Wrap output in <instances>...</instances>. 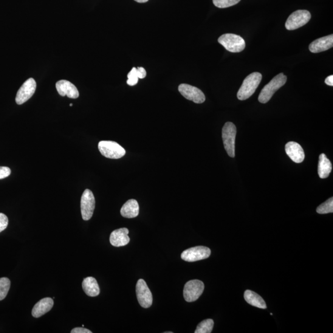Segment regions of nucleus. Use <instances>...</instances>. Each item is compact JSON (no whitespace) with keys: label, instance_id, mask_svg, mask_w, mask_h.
I'll return each instance as SVG.
<instances>
[{"label":"nucleus","instance_id":"f257e3e1","mask_svg":"<svg viewBox=\"0 0 333 333\" xmlns=\"http://www.w3.org/2000/svg\"><path fill=\"white\" fill-rule=\"evenodd\" d=\"M262 75L259 72H253L244 79L240 89L237 94L239 100H247L255 93L259 84H261Z\"/></svg>","mask_w":333,"mask_h":333},{"label":"nucleus","instance_id":"f03ea898","mask_svg":"<svg viewBox=\"0 0 333 333\" xmlns=\"http://www.w3.org/2000/svg\"><path fill=\"white\" fill-rule=\"evenodd\" d=\"M287 81V77L283 73H280L275 76L269 84L262 90L259 96V101L261 103L269 102L273 95L278 90L281 88Z\"/></svg>","mask_w":333,"mask_h":333},{"label":"nucleus","instance_id":"7ed1b4c3","mask_svg":"<svg viewBox=\"0 0 333 333\" xmlns=\"http://www.w3.org/2000/svg\"><path fill=\"white\" fill-rule=\"evenodd\" d=\"M218 41L226 50L231 53L241 52L245 47L244 39L241 36L233 33L222 35L220 36Z\"/></svg>","mask_w":333,"mask_h":333},{"label":"nucleus","instance_id":"20e7f679","mask_svg":"<svg viewBox=\"0 0 333 333\" xmlns=\"http://www.w3.org/2000/svg\"><path fill=\"white\" fill-rule=\"evenodd\" d=\"M236 126L232 122L225 123L222 129V139L224 148L230 157L235 156Z\"/></svg>","mask_w":333,"mask_h":333},{"label":"nucleus","instance_id":"39448f33","mask_svg":"<svg viewBox=\"0 0 333 333\" xmlns=\"http://www.w3.org/2000/svg\"><path fill=\"white\" fill-rule=\"evenodd\" d=\"M98 149L103 156L109 159H117L125 156L126 151L119 144L112 141H101Z\"/></svg>","mask_w":333,"mask_h":333},{"label":"nucleus","instance_id":"423d86ee","mask_svg":"<svg viewBox=\"0 0 333 333\" xmlns=\"http://www.w3.org/2000/svg\"><path fill=\"white\" fill-rule=\"evenodd\" d=\"M311 15L307 10H298L290 15L287 19L285 27L288 30H294L299 29L308 23Z\"/></svg>","mask_w":333,"mask_h":333},{"label":"nucleus","instance_id":"0eeeda50","mask_svg":"<svg viewBox=\"0 0 333 333\" xmlns=\"http://www.w3.org/2000/svg\"><path fill=\"white\" fill-rule=\"evenodd\" d=\"M204 289V284L202 281L197 279L188 281L183 289L185 301L188 303L196 301L201 296Z\"/></svg>","mask_w":333,"mask_h":333},{"label":"nucleus","instance_id":"6e6552de","mask_svg":"<svg viewBox=\"0 0 333 333\" xmlns=\"http://www.w3.org/2000/svg\"><path fill=\"white\" fill-rule=\"evenodd\" d=\"M81 213L84 221H89L95 208V199L92 191L87 189L81 197Z\"/></svg>","mask_w":333,"mask_h":333},{"label":"nucleus","instance_id":"1a4fd4ad","mask_svg":"<svg viewBox=\"0 0 333 333\" xmlns=\"http://www.w3.org/2000/svg\"><path fill=\"white\" fill-rule=\"evenodd\" d=\"M211 254V251L210 248L205 246H196L183 251L181 258L183 261L186 262H196L207 259Z\"/></svg>","mask_w":333,"mask_h":333},{"label":"nucleus","instance_id":"9d476101","mask_svg":"<svg viewBox=\"0 0 333 333\" xmlns=\"http://www.w3.org/2000/svg\"><path fill=\"white\" fill-rule=\"evenodd\" d=\"M136 293L138 303L143 308H149L152 306V296L147 284L143 279L138 281L136 286Z\"/></svg>","mask_w":333,"mask_h":333},{"label":"nucleus","instance_id":"9b49d317","mask_svg":"<svg viewBox=\"0 0 333 333\" xmlns=\"http://www.w3.org/2000/svg\"><path fill=\"white\" fill-rule=\"evenodd\" d=\"M179 91L183 97L188 100L193 101L197 104H201L204 102L205 97L201 90L190 85L183 84L180 85Z\"/></svg>","mask_w":333,"mask_h":333},{"label":"nucleus","instance_id":"f8f14e48","mask_svg":"<svg viewBox=\"0 0 333 333\" xmlns=\"http://www.w3.org/2000/svg\"><path fill=\"white\" fill-rule=\"evenodd\" d=\"M36 88V81L33 78L25 81L17 93L16 102L19 105L26 102L32 97Z\"/></svg>","mask_w":333,"mask_h":333},{"label":"nucleus","instance_id":"ddd939ff","mask_svg":"<svg viewBox=\"0 0 333 333\" xmlns=\"http://www.w3.org/2000/svg\"><path fill=\"white\" fill-rule=\"evenodd\" d=\"M56 88L61 97H66L69 98L76 99L79 97V92L74 84L69 81L62 80L57 81L56 84Z\"/></svg>","mask_w":333,"mask_h":333},{"label":"nucleus","instance_id":"4468645a","mask_svg":"<svg viewBox=\"0 0 333 333\" xmlns=\"http://www.w3.org/2000/svg\"><path fill=\"white\" fill-rule=\"evenodd\" d=\"M287 156L293 162L296 163H301L305 159V154L303 148L299 143L290 142L286 144L285 146Z\"/></svg>","mask_w":333,"mask_h":333},{"label":"nucleus","instance_id":"2eb2a0df","mask_svg":"<svg viewBox=\"0 0 333 333\" xmlns=\"http://www.w3.org/2000/svg\"><path fill=\"white\" fill-rule=\"evenodd\" d=\"M128 228H122L113 231L110 235V242L115 247H122L128 244L130 238Z\"/></svg>","mask_w":333,"mask_h":333},{"label":"nucleus","instance_id":"dca6fc26","mask_svg":"<svg viewBox=\"0 0 333 333\" xmlns=\"http://www.w3.org/2000/svg\"><path fill=\"white\" fill-rule=\"evenodd\" d=\"M333 46V35L323 36L312 42L309 45V50L313 53H318L328 50Z\"/></svg>","mask_w":333,"mask_h":333},{"label":"nucleus","instance_id":"f3484780","mask_svg":"<svg viewBox=\"0 0 333 333\" xmlns=\"http://www.w3.org/2000/svg\"><path fill=\"white\" fill-rule=\"evenodd\" d=\"M54 305L53 299L50 298L42 299L33 307L32 315L33 317L39 318L50 311Z\"/></svg>","mask_w":333,"mask_h":333},{"label":"nucleus","instance_id":"a211bd4d","mask_svg":"<svg viewBox=\"0 0 333 333\" xmlns=\"http://www.w3.org/2000/svg\"><path fill=\"white\" fill-rule=\"evenodd\" d=\"M139 205L135 199H130L121 208L120 214L125 218L132 219L139 214Z\"/></svg>","mask_w":333,"mask_h":333},{"label":"nucleus","instance_id":"6ab92c4d","mask_svg":"<svg viewBox=\"0 0 333 333\" xmlns=\"http://www.w3.org/2000/svg\"><path fill=\"white\" fill-rule=\"evenodd\" d=\"M82 288L84 292L90 297H96L100 295V289L97 279L90 276L84 279Z\"/></svg>","mask_w":333,"mask_h":333},{"label":"nucleus","instance_id":"aec40b11","mask_svg":"<svg viewBox=\"0 0 333 333\" xmlns=\"http://www.w3.org/2000/svg\"><path fill=\"white\" fill-rule=\"evenodd\" d=\"M332 171L331 161L327 158L324 154H320L319 157L318 166V176L321 179H326L328 177Z\"/></svg>","mask_w":333,"mask_h":333},{"label":"nucleus","instance_id":"412c9836","mask_svg":"<svg viewBox=\"0 0 333 333\" xmlns=\"http://www.w3.org/2000/svg\"><path fill=\"white\" fill-rule=\"evenodd\" d=\"M244 297L245 301L251 306L262 309H267V305L263 298L255 292L246 290L244 292Z\"/></svg>","mask_w":333,"mask_h":333},{"label":"nucleus","instance_id":"4be33fe9","mask_svg":"<svg viewBox=\"0 0 333 333\" xmlns=\"http://www.w3.org/2000/svg\"><path fill=\"white\" fill-rule=\"evenodd\" d=\"M214 321L212 319H207L201 321L197 326L195 333H211L214 328Z\"/></svg>","mask_w":333,"mask_h":333},{"label":"nucleus","instance_id":"5701e85b","mask_svg":"<svg viewBox=\"0 0 333 333\" xmlns=\"http://www.w3.org/2000/svg\"><path fill=\"white\" fill-rule=\"evenodd\" d=\"M10 286L11 281L9 278L6 277L0 278V301L4 300L7 297Z\"/></svg>","mask_w":333,"mask_h":333},{"label":"nucleus","instance_id":"b1692460","mask_svg":"<svg viewBox=\"0 0 333 333\" xmlns=\"http://www.w3.org/2000/svg\"><path fill=\"white\" fill-rule=\"evenodd\" d=\"M317 213L320 214H326L332 213L333 212V198L327 200L326 202L319 205L317 209Z\"/></svg>","mask_w":333,"mask_h":333},{"label":"nucleus","instance_id":"393cba45","mask_svg":"<svg viewBox=\"0 0 333 333\" xmlns=\"http://www.w3.org/2000/svg\"><path fill=\"white\" fill-rule=\"evenodd\" d=\"M241 0H213V4L219 8H226L238 4Z\"/></svg>","mask_w":333,"mask_h":333},{"label":"nucleus","instance_id":"a878e982","mask_svg":"<svg viewBox=\"0 0 333 333\" xmlns=\"http://www.w3.org/2000/svg\"><path fill=\"white\" fill-rule=\"evenodd\" d=\"M128 80L127 81V83L130 86H134L135 85L137 84L138 81V77L137 75V69L134 67L131 70V71L129 73L128 75Z\"/></svg>","mask_w":333,"mask_h":333},{"label":"nucleus","instance_id":"bb28decb","mask_svg":"<svg viewBox=\"0 0 333 333\" xmlns=\"http://www.w3.org/2000/svg\"><path fill=\"white\" fill-rule=\"evenodd\" d=\"M8 219L5 214L0 213V233L4 231L8 227Z\"/></svg>","mask_w":333,"mask_h":333},{"label":"nucleus","instance_id":"cd10ccee","mask_svg":"<svg viewBox=\"0 0 333 333\" xmlns=\"http://www.w3.org/2000/svg\"><path fill=\"white\" fill-rule=\"evenodd\" d=\"M11 173V169L8 166H0V180L9 177Z\"/></svg>","mask_w":333,"mask_h":333},{"label":"nucleus","instance_id":"c85d7f7f","mask_svg":"<svg viewBox=\"0 0 333 333\" xmlns=\"http://www.w3.org/2000/svg\"><path fill=\"white\" fill-rule=\"evenodd\" d=\"M137 69V75L138 78H145L146 76V71L143 67H138Z\"/></svg>","mask_w":333,"mask_h":333},{"label":"nucleus","instance_id":"c756f323","mask_svg":"<svg viewBox=\"0 0 333 333\" xmlns=\"http://www.w3.org/2000/svg\"><path fill=\"white\" fill-rule=\"evenodd\" d=\"M71 333H92V331H90L89 329L84 328L83 327L81 328H75L72 329V331H70Z\"/></svg>","mask_w":333,"mask_h":333},{"label":"nucleus","instance_id":"7c9ffc66","mask_svg":"<svg viewBox=\"0 0 333 333\" xmlns=\"http://www.w3.org/2000/svg\"><path fill=\"white\" fill-rule=\"evenodd\" d=\"M324 82L329 86H333V75H329L325 79Z\"/></svg>","mask_w":333,"mask_h":333},{"label":"nucleus","instance_id":"2f4dec72","mask_svg":"<svg viewBox=\"0 0 333 333\" xmlns=\"http://www.w3.org/2000/svg\"><path fill=\"white\" fill-rule=\"evenodd\" d=\"M135 1L138 3H140V4H143V3L147 2L148 0H135Z\"/></svg>","mask_w":333,"mask_h":333},{"label":"nucleus","instance_id":"473e14b6","mask_svg":"<svg viewBox=\"0 0 333 333\" xmlns=\"http://www.w3.org/2000/svg\"><path fill=\"white\" fill-rule=\"evenodd\" d=\"M73 104H70V106H72Z\"/></svg>","mask_w":333,"mask_h":333}]
</instances>
